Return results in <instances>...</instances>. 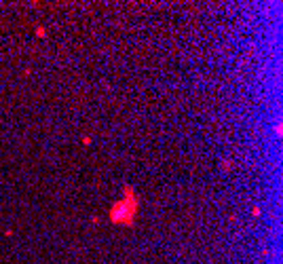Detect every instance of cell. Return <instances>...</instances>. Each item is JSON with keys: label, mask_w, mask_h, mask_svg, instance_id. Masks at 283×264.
<instances>
[{"label": "cell", "mask_w": 283, "mask_h": 264, "mask_svg": "<svg viewBox=\"0 0 283 264\" xmlns=\"http://www.w3.org/2000/svg\"><path fill=\"white\" fill-rule=\"evenodd\" d=\"M45 32H47L45 28H36V36H45Z\"/></svg>", "instance_id": "2"}, {"label": "cell", "mask_w": 283, "mask_h": 264, "mask_svg": "<svg viewBox=\"0 0 283 264\" xmlns=\"http://www.w3.org/2000/svg\"><path fill=\"white\" fill-rule=\"evenodd\" d=\"M137 209H140V197L133 188H125V197L116 201L110 209V222L116 226H131L133 220L137 218Z\"/></svg>", "instance_id": "1"}]
</instances>
